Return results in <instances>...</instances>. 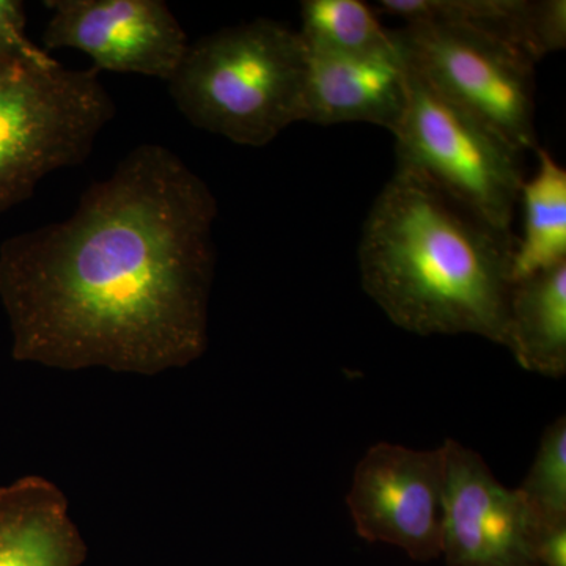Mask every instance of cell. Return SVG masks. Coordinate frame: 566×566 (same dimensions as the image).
Returning <instances> with one entry per match:
<instances>
[{
    "label": "cell",
    "mask_w": 566,
    "mask_h": 566,
    "mask_svg": "<svg viewBox=\"0 0 566 566\" xmlns=\"http://www.w3.org/2000/svg\"><path fill=\"white\" fill-rule=\"evenodd\" d=\"M376 13L411 22L468 25L504 41L532 62L565 50V0H379Z\"/></svg>",
    "instance_id": "8fae6325"
},
{
    "label": "cell",
    "mask_w": 566,
    "mask_h": 566,
    "mask_svg": "<svg viewBox=\"0 0 566 566\" xmlns=\"http://www.w3.org/2000/svg\"><path fill=\"white\" fill-rule=\"evenodd\" d=\"M0 51L40 66L59 63L25 35L24 3L18 0H0Z\"/></svg>",
    "instance_id": "e0dca14e"
},
{
    "label": "cell",
    "mask_w": 566,
    "mask_h": 566,
    "mask_svg": "<svg viewBox=\"0 0 566 566\" xmlns=\"http://www.w3.org/2000/svg\"><path fill=\"white\" fill-rule=\"evenodd\" d=\"M114 117L99 71L40 66L0 51V214L48 175L84 163Z\"/></svg>",
    "instance_id": "277c9868"
},
{
    "label": "cell",
    "mask_w": 566,
    "mask_h": 566,
    "mask_svg": "<svg viewBox=\"0 0 566 566\" xmlns=\"http://www.w3.org/2000/svg\"><path fill=\"white\" fill-rule=\"evenodd\" d=\"M44 48L87 54L96 71L169 82L189 46L163 0H50Z\"/></svg>",
    "instance_id": "9c48e42d"
},
{
    "label": "cell",
    "mask_w": 566,
    "mask_h": 566,
    "mask_svg": "<svg viewBox=\"0 0 566 566\" xmlns=\"http://www.w3.org/2000/svg\"><path fill=\"white\" fill-rule=\"evenodd\" d=\"M307 55L304 122L370 123L390 133L398 128L409 99L408 65L398 44L359 57Z\"/></svg>",
    "instance_id": "30bf717a"
},
{
    "label": "cell",
    "mask_w": 566,
    "mask_h": 566,
    "mask_svg": "<svg viewBox=\"0 0 566 566\" xmlns=\"http://www.w3.org/2000/svg\"><path fill=\"white\" fill-rule=\"evenodd\" d=\"M446 453L379 442L354 469L346 505L357 534L417 562L441 557Z\"/></svg>",
    "instance_id": "52a82bcc"
},
{
    "label": "cell",
    "mask_w": 566,
    "mask_h": 566,
    "mask_svg": "<svg viewBox=\"0 0 566 566\" xmlns=\"http://www.w3.org/2000/svg\"><path fill=\"white\" fill-rule=\"evenodd\" d=\"M308 55L300 33L259 18L189 43L167 82L196 128L245 147H264L305 120Z\"/></svg>",
    "instance_id": "3957f363"
},
{
    "label": "cell",
    "mask_w": 566,
    "mask_h": 566,
    "mask_svg": "<svg viewBox=\"0 0 566 566\" xmlns=\"http://www.w3.org/2000/svg\"><path fill=\"white\" fill-rule=\"evenodd\" d=\"M406 65L408 106L392 133L397 170L422 178L494 229L513 233L526 180L523 151Z\"/></svg>",
    "instance_id": "5b68a950"
},
{
    "label": "cell",
    "mask_w": 566,
    "mask_h": 566,
    "mask_svg": "<svg viewBox=\"0 0 566 566\" xmlns=\"http://www.w3.org/2000/svg\"><path fill=\"white\" fill-rule=\"evenodd\" d=\"M506 349L524 370L565 376L566 263L513 285Z\"/></svg>",
    "instance_id": "4fadbf2b"
},
{
    "label": "cell",
    "mask_w": 566,
    "mask_h": 566,
    "mask_svg": "<svg viewBox=\"0 0 566 566\" xmlns=\"http://www.w3.org/2000/svg\"><path fill=\"white\" fill-rule=\"evenodd\" d=\"M441 556L449 566H536L539 521L479 453L446 439Z\"/></svg>",
    "instance_id": "ba28073f"
},
{
    "label": "cell",
    "mask_w": 566,
    "mask_h": 566,
    "mask_svg": "<svg viewBox=\"0 0 566 566\" xmlns=\"http://www.w3.org/2000/svg\"><path fill=\"white\" fill-rule=\"evenodd\" d=\"M87 554L57 485L28 475L0 486V566H82Z\"/></svg>",
    "instance_id": "7c38bea8"
},
{
    "label": "cell",
    "mask_w": 566,
    "mask_h": 566,
    "mask_svg": "<svg viewBox=\"0 0 566 566\" xmlns=\"http://www.w3.org/2000/svg\"><path fill=\"white\" fill-rule=\"evenodd\" d=\"M409 63L431 87L520 151L538 150L535 63L468 25L411 22L392 29Z\"/></svg>",
    "instance_id": "8992f818"
},
{
    "label": "cell",
    "mask_w": 566,
    "mask_h": 566,
    "mask_svg": "<svg viewBox=\"0 0 566 566\" xmlns=\"http://www.w3.org/2000/svg\"><path fill=\"white\" fill-rule=\"evenodd\" d=\"M516 243L513 233L397 170L365 219L360 282L408 333L479 335L506 348Z\"/></svg>",
    "instance_id": "7a4b0ae2"
},
{
    "label": "cell",
    "mask_w": 566,
    "mask_h": 566,
    "mask_svg": "<svg viewBox=\"0 0 566 566\" xmlns=\"http://www.w3.org/2000/svg\"><path fill=\"white\" fill-rule=\"evenodd\" d=\"M218 200L177 153L137 145L69 219L0 245L11 354L158 375L208 346Z\"/></svg>",
    "instance_id": "6da1fadb"
},
{
    "label": "cell",
    "mask_w": 566,
    "mask_h": 566,
    "mask_svg": "<svg viewBox=\"0 0 566 566\" xmlns=\"http://www.w3.org/2000/svg\"><path fill=\"white\" fill-rule=\"evenodd\" d=\"M538 170L521 186L523 238L512 260L513 283L566 263V170L538 147Z\"/></svg>",
    "instance_id": "5bb4252c"
},
{
    "label": "cell",
    "mask_w": 566,
    "mask_h": 566,
    "mask_svg": "<svg viewBox=\"0 0 566 566\" xmlns=\"http://www.w3.org/2000/svg\"><path fill=\"white\" fill-rule=\"evenodd\" d=\"M542 526L566 523V417L546 428L534 463L517 488Z\"/></svg>",
    "instance_id": "2e32d148"
},
{
    "label": "cell",
    "mask_w": 566,
    "mask_h": 566,
    "mask_svg": "<svg viewBox=\"0 0 566 566\" xmlns=\"http://www.w3.org/2000/svg\"><path fill=\"white\" fill-rule=\"evenodd\" d=\"M363 0H304L301 40L308 54L359 57L395 50L392 29Z\"/></svg>",
    "instance_id": "9a60e30c"
},
{
    "label": "cell",
    "mask_w": 566,
    "mask_h": 566,
    "mask_svg": "<svg viewBox=\"0 0 566 566\" xmlns=\"http://www.w3.org/2000/svg\"><path fill=\"white\" fill-rule=\"evenodd\" d=\"M534 557L536 566H566V523L539 527Z\"/></svg>",
    "instance_id": "ac0fdd59"
}]
</instances>
